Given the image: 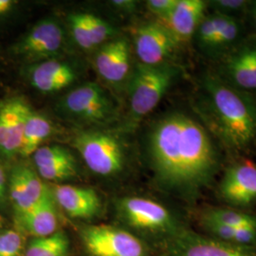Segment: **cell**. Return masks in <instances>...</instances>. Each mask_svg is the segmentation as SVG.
I'll return each mask as SVG.
<instances>
[{"label": "cell", "instance_id": "obj_2", "mask_svg": "<svg viewBox=\"0 0 256 256\" xmlns=\"http://www.w3.org/2000/svg\"><path fill=\"white\" fill-rule=\"evenodd\" d=\"M220 134L230 146L242 149L256 137V104L214 76L205 79Z\"/></svg>", "mask_w": 256, "mask_h": 256}, {"label": "cell", "instance_id": "obj_12", "mask_svg": "<svg viewBox=\"0 0 256 256\" xmlns=\"http://www.w3.org/2000/svg\"><path fill=\"white\" fill-rule=\"evenodd\" d=\"M120 210L133 227L164 230L171 225V216L162 205L144 198H126L120 202Z\"/></svg>", "mask_w": 256, "mask_h": 256}, {"label": "cell", "instance_id": "obj_3", "mask_svg": "<svg viewBox=\"0 0 256 256\" xmlns=\"http://www.w3.org/2000/svg\"><path fill=\"white\" fill-rule=\"evenodd\" d=\"M176 70L164 64H138L129 84V110L131 122H138L158 104L174 81Z\"/></svg>", "mask_w": 256, "mask_h": 256}, {"label": "cell", "instance_id": "obj_23", "mask_svg": "<svg viewBox=\"0 0 256 256\" xmlns=\"http://www.w3.org/2000/svg\"><path fill=\"white\" fill-rule=\"evenodd\" d=\"M9 192L18 216L26 214L37 204L28 191L27 187L19 173L18 167H16L12 170L10 176Z\"/></svg>", "mask_w": 256, "mask_h": 256}, {"label": "cell", "instance_id": "obj_31", "mask_svg": "<svg viewBox=\"0 0 256 256\" xmlns=\"http://www.w3.org/2000/svg\"><path fill=\"white\" fill-rule=\"evenodd\" d=\"M110 4L117 10H126V12H131L136 7V2L131 0H116V1H111Z\"/></svg>", "mask_w": 256, "mask_h": 256}, {"label": "cell", "instance_id": "obj_27", "mask_svg": "<svg viewBox=\"0 0 256 256\" xmlns=\"http://www.w3.org/2000/svg\"><path fill=\"white\" fill-rule=\"evenodd\" d=\"M239 24L234 18H230L226 25L221 28L216 37L210 48H218L223 46H229L239 34Z\"/></svg>", "mask_w": 256, "mask_h": 256}, {"label": "cell", "instance_id": "obj_15", "mask_svg": "<svg viewBox=\"0 0 256 256\" xmlns=\"http://www.w3.org/2000/svg\"><path fill=\"white\" fill-rule=\"evenodd\" d=\"M52 196L58 205L74 218H90L101 210L98 194L90 188L57 185Z\"/></svg>", "mask_w": 256, "mask_h": 256}, {"label": "cell", "instance_id": "obj_14", "mask_svg": "<svg viewBox=\"0 0 256 256\" xmlns=\"http://www.w3.org/2000/svg\"><path fill=\"white\" fill-rule=\"evenodd\" d=\"M41 178L50 182L64 180L77 173V164L72 154L60 146H42L32 156Z\"/></svg>", "mask_w": 256, "mask_h": 256}, {"label": "cell", "instance_id": "obj_26", "mask_svg": "<svg viewBox=\"0 0 256 256\" xmlns=\"http://www.w3.org/2000/svg\"><path fill=\"white\" fill-rule=\"evenodd\" d=\"M24 239L16 230H6L0 232V256H21Z\"/></svg>", "mask_w": 256, "mask_h": 256}, {"label": "cell", "instance_id": "obj_13", "mask_svg": "<svg viewBox=\"0 0 256 256\" xmlns=\"http://www.w3.org/2000/svg\"><path fill=\"white\" fill-rule=\"evenodd\" d=\"M68 21L75 44L84 50L106 44L115 34L108 22L88 12L72 14Z\"/></svg>", "mask_w": 256, "mask_h": 256}, {"label": "cell", "instance_id": "obj_20", "mask_svg": "<svg viewBox=\"0 0 256 256\" xmlns=\"http://www.w3.org/2000/svg\"><path fill=\"white\" fill-rule=\"evenodd\" d=\"M180 256H252L229 243L196 236H187L178 243Z\"/></svg>", "mask_w": 256, "mask_h": 256}, {"label": "cell", "instance_id": "obj_32", "mask_svg": "<svg viewBox=\"0 0 256 256\" xmlns=\"http://www.w3.org/2000/svg\"><path fill=\"white\" fill-rule=\"evenodd\" d=\"M18 4L16 1L12 0H0V18H3L14 9L16 5Z\"/></svg>", "mask_w": 256, "mask_h": 256}, {"label": "cell", "instance_id": "obj_19", "mask_svg": "<svg viewBox=\"0 0 256 256\" xmlns=\"http://www.w3.org/2000/svg\"><path fill=\"white\" fill-rule=\"evenodd\" d=\"M230 79L244 90H256V46L248 45L230 55L226 63Z\"/></svg>", "mask_w": 256, "mask_h": 256}, {"label": "cell", "instance_id": "obj_35", "mask_svg": "<svg viewBox=\"0 0 256 256\" xmlns=\"http://www.w3.org/2000/svg\"><path fill=\"white\" fill-rule=\"evenodd\" d=\"M1 226H2V218L0 216V229H1Z\"/></svg>", "mask_w": 256, "mask_h": 256}, {"label": "cell", "instance_id": "obj_17", "mask_svg": "<svg viewBox=\"0 0 256 256\" xmlns=\"http://www.w3.org/2000/svg\"><path fill=\"white\" fill-rule=\"evenodd\" d=\"M206 3L202 0H178L172 12L164 19L167 23L165 27L178 42L187 41L202 23Z\"/></svg>", "mask_w": 256, "mask_h": 256}, {"label": "cell", "instance_id": "obj_8", "mask_svg": "<svg viewBox=\"0 0 256 256\" xmlns=\"http://www.w3.org/2000/svg\"><path fill=\"white\" fill-rule=\"evenodd\" d=\"M30 104L18 96L0 101V156L12 158L19 156L25 120Z\"/></svg>", "mask_w": 256, "mask_h": 256}, {"label": "cell", "instance_id": "obj_30", "mask_svg": "<svg viewBox=\"0 0 256 256\" xmlns=\"http://www.w3.org/2000/svg\"><path fill=\"white\" fill-rule=\"evenodd\" d=\"M214 6L220 8L222 12L227 10H239L247 5V1L242 0H220L212 2Z\"/></svg>", "mask_w": 256, "mask_h": 256}, {"label": "cell", "instance_id": "obj_16", "mask_svg": "<svg viewBox=\"0 0 256 256\" xmlns=\"http://www.w3.org/2000/svg\"><path fill=\"white\" fill-rule=\"evenodd\" d=\"M222 196L236 205H247L256 198V165L247 162L230 167L223 178Z\"/></svg>", "mask_w": 256, "mask_h": 256}, {"label": "cell", "instance_id": "obj_18", "mask_svg": "<svg viewBox=\"0 0 256 256\" xmlns=\"http://www.w3.org/2000/svg\"><path fill=\"white\" fill-rule=\"evenodd\" d=\"M54 202L52 194L48 192L32 209L18 216L20 225L28 234L37 238L55 234L58 220Z\"/></svg>", "mask_w": 256, "mask_h": 256}, {"label": "cell", "instance_id": "obj_28", "mask_svg": "<svg viewBox=\"0 0 256 256\" xmlns=\"http://www.w3.org/2000/svg\"><path fill=\"white\" fill-rule=\"evenodd\" d=\"M178 0H150L146 6L149 10L160 18L166 19L176 6Z\"/></svg>", "mask_w": 256, "mask_h": 256}, {"label": "cell", "instance_id": "obj_22", "mask_svg": "<svg viewBox=\"0 0 256 256\" xmlns=\"http://www.w3.org/2000/svg\"><path fill=\"white\" fill-rule=\"evenodd\" d=\"M68 239L63 232L46 238H34L27 248L25 256H68Z\"/></svg>", "mask_w": 256, "mask_h": 256}, {"label": "cell", "instance_id": "obj_6", "mask_svg": "<svg viewBox=\"0 0 256 256\" xmlns=\"http://www.w3.org/2000/svg\"><path fill=\"white\" fill-rule=\"evenodd\" d=\"M64 46V30L61 24L54 18L39 20L12 48L20 58L40 62L54 59Z\"/></svg>", "mask_w": 256, "mask_h": 256}, {"label": "cell", "instance_id": "obj_10", "mask_svg": "<svg viewBox=\"0 0 256 256\" xmlns=\"http://www.w3.org/2000/svg\"><path fill=\"white\" fill-rule=\"evenodd\" d=\"M27 74L32 86L44 93L60 92L77 79V72L74 66L56 58L34 63L28 68Z\"/></svg>", "mask_w": 256, "mask_h": 256}, {"label": "cell", "instance_id": "obj_1", "mask_svg": "<svg viewBox=\"0 0 256 256\" xmlns=\"http://www.w3.org/2000/svg\"><path fill=\"white\" fill-rule=\"evenodd\" d=\"M156 173L176 189L196 191L210 182L218 156L208 133L194 120L173 113L160 120L149 140Z\"/></svg>", "mask_w": 256, "mask_h": 256}, {"label": "cell", "instance_id": "obj_7", "mask_svg": "<svg viewBox=\"0 0 256 256\" xmlns=\"http://www.w3.org/2000/svg\"><path fill=\"white\" fill-rule=\"evenodd\" d=\"M82 239L93 256H144L142 243L126 230L110 226L84 230Z\"/></svg>", "mask_w": 256, "mask_h": 256}, {"label": "cell", "instance_id": "obj_4", "mask_svg": "<svg viewBox=\"0 0 256 256\" xmlns=\"http://www.w3.org/2000/svg\"><path fill=\"white\" fill-rule=\"evenodd\" d=\"M74 144L93 173L106 176L122 169L124 149L115 135L106 131H84L74 138Z\"/></svg>", "mask_w": 256, "mask_h": 256}, {"label": "cell", "instance_id": "obj_9", "mask_svg": "<svg viewBox=\"0 0 256 256\" xmlns=\"http://www.w3.org/2000/svg\"><path fill=\"white\" fill-rule=\"evenodd\" d=\"M178 41L172 32L158 22H151L138 28L135 37L136 54L140 64L160 66L166 64L176 48Z\"/></svg>", "mask_w": 256, "mask_h": 256}, {"label": "cell", "instance_id": "obj_29", "mask_svg": "<svg viewBox=\"0 0 256 256\" xmlns=\"http://www.w3.org/2000/svg\"><path fill=\"white\" fill-rule=\"evenodd\" d=\"M256 238V227H242L234 230L232 242L240 245L252 243Z\"/></svg>", "mask_w": 256, "mask_h": 256}, {"label": "cell", "instance_id": "obj_5", "mask_svg": "<svg viewBox=\"0 0 256 256\" xmlns=\"http://www.w3.org/2000/svg\"><path fill=\"white\" fill-rule=\"evenodd\" d=\"M59 108L78 122L102 124L115 116V106L110 95L96 82H86L68 92L60 101Z\"/></svg>", "mask_w": 256, "mask_h": 256}, {"label": "cell", "instance_id": "obj_21", "mask_svg": "<svg viewBox=\"0 0 256 256\" xmlns=\"http://www.w3.org/2000/svg\"><path fill=\"white\" fill-rule=\"evenodd\" d=\"M52 133L54 124L52 122L30 108L24 124L19 156L24 158L32 156Z\"/></svg>", "mask_w": 256, "mask_h": 256}, {"label": "cell", "instance_id": "obj_24", "mask_svg": "<svg viewBox=\"0 0 256 256\" xmlns=\"http://www.w3.org/2000/svg\"><path fill=\"white\" fill-rule=\"evenodd\" d=\"M206 222L218 223L234 229L242 227H256V220L252 216L234 210H210L206 216Z\"/></svg>", "mask_w": 256, "mask_h": 256}, {"label": "cell", "instance_id": "obj_33", "mask_svg": "<svg viewBox=\"0 0 256 256\" xmlns=\"http://www.w3.org/2000/svg\"><path fill=\"white\" fill-rule=\"evenodd\" d=\"M6 187H7L6 176H5V172L2 168V166L0 165V203L3 202L4 198H5Z\"/></svg>", "mask_w": 256, "mask_h": 256}, {"label": "cell", "instance_id": "obj_11", "mask_svg": "<svg viewBox=\"0 0 256 256\" xmlns=\"http://www.w3.org/2000/svg\"><path fill=\"white\" fill-rule=\"evenodd\" d=\"M95 68L102 79L112 84L122 82L130 70V46L126 38L104 44L95 56Z\"/></svg>", "mask_w": 256, "mask_h": 256}, {"label": "cell", "instance_id": "obj_25", "mask_svg": "<svg viewBox=\"0 0 256 256\" xmlns=\"http://www.w3.org/2000/svg\"><path fill=\"white\" fill-rule=\"evenodd\" d=\"M232 16L225 14H214L203 19L198 28V37L200 45L212 48V45L221 30Z\"/></svg>", "mask_w": 256, "mask_h": 256}, {"label": "cell", "instance_id": "obj_34", "mask_svg": "<svg viewBox=\"0 0 256 256\" xmlns=\"http://www.w3.org/2000/svg\"><path fill=\"white\" fill-rule=\"evenodd\" d=\"M254 23H256V2L254 3Z\"/></svg>", "mask_w": 256, "mask_h": 256}]
</instances>
